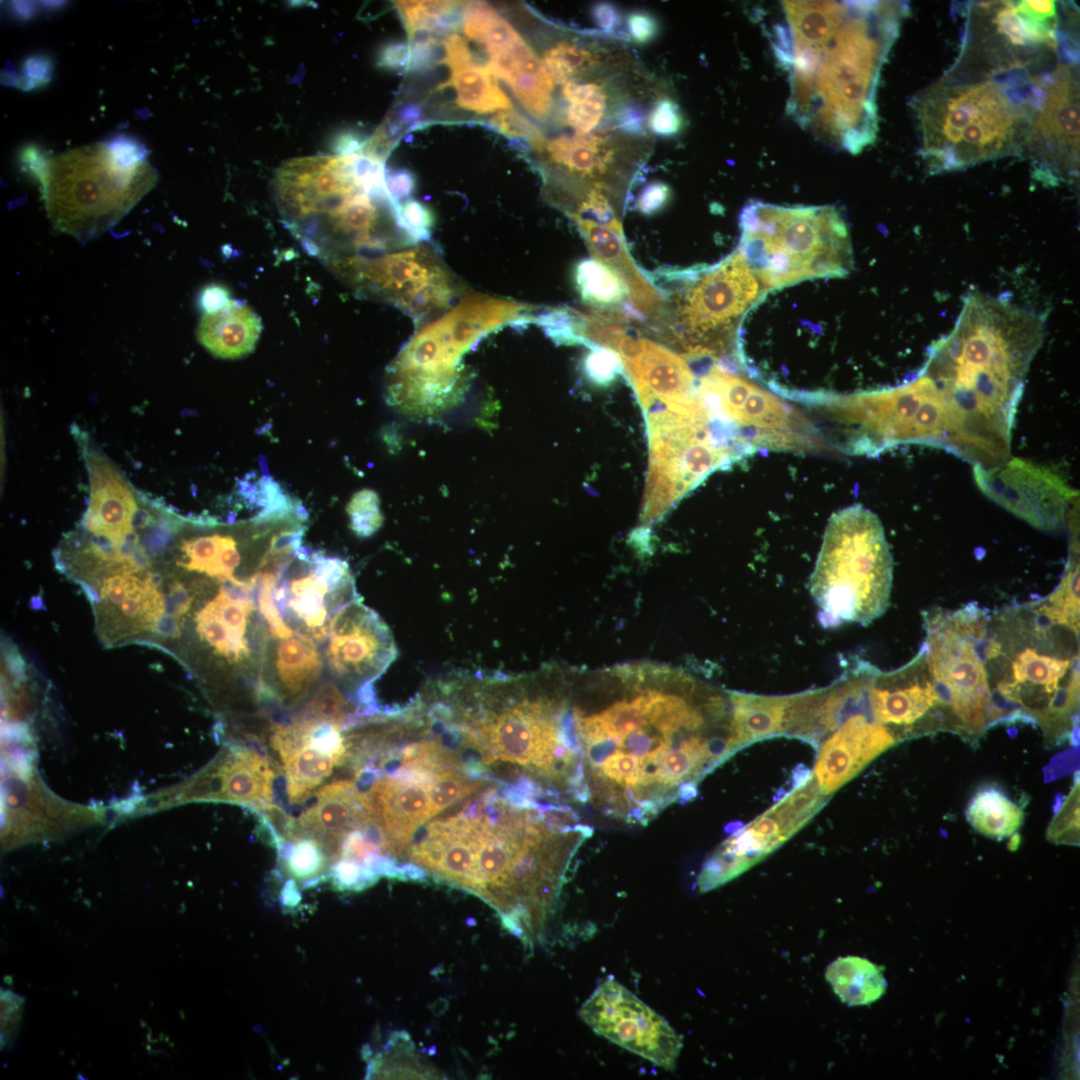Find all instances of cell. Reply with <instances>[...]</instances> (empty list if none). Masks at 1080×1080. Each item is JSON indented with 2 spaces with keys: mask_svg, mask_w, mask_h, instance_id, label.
<instances>
[{
  "mask_svg": "<svg viewBox=\"0 0 1080 1080\" xmlns=\"http://www.w3.org/2000/svg\"><path fill=\"white\" fill-rule=\"evenodd\" d=\"M922 615V648L942 708L961 730L980 734L996 721L983 655L989 610L970 602L956 610L931 608Z\"/></svg>",
  "mask_w": 1080,
  "mask_h": 1080,
  "instance_id": "11",
  "label": "cell"
},
{
  "mask_svg": "<svg viewBox=\"0 0 1080 1080\" xmlns=\"http://www.w3.org/2000/svg\"><path fill=\"white\" fill-rule=\"evenodd\" d=\"M484 785V781H471L461 773L450 770L436 774L429 784L431 817L477 792Z\"/></svg>",
  "mask_w": 1080,
  "mask_h": 1080,
  "instance_id": "42",
  "label": "cell"
},
{
  "mask_svg": "<svg viewBox=\"0 0 1080 1080\" xmlns=\"http://www.w3.org/2000/svg\"><path fill=\"white\" fill-rule=\"evenodd\" d=\"M274 777L266 757L252 748L233 745L185 783L164 790L145 802L143 810L200 800L268 807Z\"/></svg>",
  "mask_w": 1080,
  "mask_h": 1080,
  "instance_id": "20",
  "label": "cell"
},
{
  "mask_svg": "<svg viewBox=\"0 0 1080 1080\" xmlns=\"http://www.w3.org/2000/svg\"><path fill=\"white\" fill-rule=\"evenodd\" d=\"M593 17L597 24L605 30L614 29L619 20L616 8L609 4L597 5L593 10Z\"/></svg>",
  "mask_w": 1080,
  "mask_h": 1080,
  "instance_id": "55",
  "label": "cell"
},
{
  "mask_svg": "<svg viewBox=\"0 0 1080 1080\" xmlns=\"http://www.w3.org/2000/svg\"><path fill=\"white\" fill-rule=\"evenodd\" d=\"M25 70L26 76H29L34 84H37L40 81L43 82L44 78L48 75V65L43 59H30L26 63Z\"/></svg>",
  "mask_w": 1080,
  "mask_h": 1080,
  "instance_id": "56",
  "label": "cell"
},
{
  "mask_svg": "<svg viewBox=\"0 0 1080 1080\" xmlns=\"http://www.w3.org/2000/svg\"><path fill=\"white\" fill-rule=\"evenodd\" d=\"M286 571V570H285ZM278 578L273 591V599L282 615L296 627L316 639L322 640L328 634V616L333 613L332 606L326 602V595L333 596L347 604L357 600L356 591L334 589L319 573L315 565V552L309 564V571L285 581L284 573Z\"/></svg>",
  "mask_w": 1080,
  "mask_h": 1080,
  "instance_id": "29",
  "label": "cell"
},
{
  "mask_svg": "<svg viewBox=\"0 0 1080 1080\" xmlns=\"http://www.w3.org/2000/svg\"><path fill=\"white\" fill-rule=\"evenodd\" d=\"M261 331V319L254 310L246 302L232 299L219 311L204 314L196 335L212 355L231 360L250 354Z\"/></svg>",
  "mask_w": 1080,
  "mask_h": 1080,
  "instance_id": "32",
  "label": "cell"
},
{
  "mask_svg": "<svg viewBox=\"0 0 1080 1080\" xmlns=\"http://www.w3.org/2000/svg\"><path fill=\"white\" fill-rule=\"evenodd\" d=\"M660 278L667 284L664 310L650 332L687 359L738 361L739 324L762 294L743 254L737 249L713 266L663 272Z\"/></svg>",
  "mask_w": 1080,
  "mask_h": 1080,
  "instance_id": "8",
  "label": "cell"
},
{
  "mask_svg": "<svg viewBox=\"0 0 1080 1080\" xmlns=\"http://www.w3.org/2000/svg\"><path fill=\"white\" fill-rule=\"evenodd\" d=\"M327 663L339 679L371 684L397 657L388 626L370 608L354 600L338 609L328 622Z\"/></svg>",
  "mask_w": 1080,
  "mask_h": 1080,
  "instance_id": "21",
  "label": "cell"
},
{
  "mask_svg": "<svg viewBox=\"0 0 1080 1080\" xmlns=\"http://www.w3.org/2000/svg\"><path fill=\"white\" fill-rule=\"evenodd\" d=\"M146 153L121 135L38 165L54 227L86 242L118 222L157 181Z\"/></svg>",
  "mask_w": 1080,
  "mask_h": 1080,
  "instance_id": "6",
  "label": "cell"
},
{
  "mask_svg": "<svg viewBox=\"0 0 1080 1080\" xmlns=\"http://www.w3.org/2000/svg\"><path fill=\"white\" fill-rule=\"evenodd\" d=\"M412 52L410 43L398 42L383 48L379 64L390 69L410 70Z\"/></svg>",
  "mask_w": 1080,
  "mask_h": 1080,
  "instance_id": "51",
  "label": "cell"
},
{
  "mask_svg": "<svg viewBox=\"0 0 1080 1080\" xmlns=\"http://www.w3.org/2000/svg\"><path fill=\"white\" fill-rule=\"evenodd\" d=\"M445 63L451 76L447 85L454 87L456 104L478 114L511 109L508 96L500 88L495 76L486 65L478 62L466 40L457 33L443 39Z\"/></svg>",
  "mask_w": 1080,
  "mask_h": 1080,
  "instance_id": "31",
  "label": "cell"
},
{
  "mask_svg": "<svg viewBox=\"0 0 1080 1080\" xmlns=\"http://www.w3.org/2000/svg\"><path fill=\"white\" fill-rule=\"evenodd\" d=\"M351 530L360 538L375 534L383 524L380 499L371 489L356 492L346 507Z\"/></svg>",
  "mask_w": 1080,
  "mask_h": 1080,
  "instance_id": "43",
  "label": "cell"
},
{
  "mask_svg": "<svg viewBox=\"0 0 1080 1080\" xmlns=\"http://www.w3.org/2000/svg\"><path fill=\"white\" fill-rule=\"evenodd\" d=\"M989 687L1046 730L1070 722L1079 704V629L1037 601L989 612L983 643Z\"/></svg>",
  "mask_w": 1080,
  "mask_h": 1080,
  "instance_id": "5",
  "label": "cell"
},
{
  "mask_svg": "<svg viewBox=\"0 0 1080 1080\" xmlns=\"http://www.w3.org/2000/svg\"><path fill=\"white\" fill-rule=\"evenodd\" d=\"M827 981L849 1006L869 1005L886 992L882 967L859 956L839 957L826 968Z\"/></svg>",
  "mask_w": 1080,
  "mask_h": 1080,
  "instance_id": "34",
  "label": "cell"
},
{
  "mask_svg": "<svg viewBox=\"0 0 1080 1080\" xmlns=\"http://www.w3.org/2000/svg\"><path fill=\"white\" fill-rule=\"evenodd\" d=\"M892 580V556L877 515L861 504L835 512L809 582L822 626L870 624L889 607Z\"/></svg>",
  "mask_w": 1080,
  "mask_h": 1080,
  "instance_id": "9",
  "label": "cell"
},
{
  "mask_svg": "<svg viewBox=\"0 0 1080 1080\" xmlns=\"http://www.w3.org/2000/svg\"><path fill=\"white\" fill-rule=\"evenodd\" d=\"M738 748L783 733L789 699L730 693Z\"/></svg>",
  "mask_w": 1080,
  "mask_h": 1080,
  "instance_id": "35",
  "label": "cell"
},
{
  "mask_svg": "<svg viewBox=\"0 0 1080 1080\" xmlns=\"http://www.w3.org/2000/svg\"><path fill=\"white\" fill-rule=\"evenodd\" d=\"M231 300V294L227 287L213 283L206 285L200 291L198 306L204 314H210L219 311Z\"/></svg>",
  "mask_w": 1080,
  "mask_h": 1080,
  "instance_id": "50",
  "label": "cell"
},
{
  "mask_svg": "<svg viewBox=\"0 0 1080 1080\" xmlns=\"http://www.w3.org/2000/svg\"><path fill=\"white\" fill-rule=\"evenodd\" d=\"M341 728L306 714L277 726L271 743L282 762L291 803L307 799L341 763L346 755Z\"/></svg>",
  "mask_w": 1080,
  "mask_h": 1080,
  "instance_id": "22",
  "label": "cell"
},
{
  "mask_svg": "<svg viewBox=\"0 0 1080 1080\" xmlns=\"http://www.w3.org/2000/svg\"><path fill=\"white\" fill-rule=\"evenodd\" d=\"M584 237L591 255L612 270L628 290L629 304L641 324L651 331L664 310V296L631 257L623 231L614 230L593 220L572 216Z\"/></svg>",
  "mask_w": 1080,
  "mask_h": 1080,
  "instance_id": "27",
  "label": "cell"
},
{
  "mask_svg": "<svg viewBox=\"0 0 1080 1080\" xmlns=\"http://www.w3.org/2000/svg\"><path fill=\"white\" fill-rule=\"evenodd\" d=\"M871 675L867 693L871 716L887 728L888 725L912 727L942 707L922 646L915 657L898 670L879 673L873 668Z\"/></svg>",
  "mask_w": 1080,
  "mask_h": 1080,
  "instance_id": "25",
  "label": "cell"
},
{
  "mask_svg": "<svg viewBox=\"0 0 1080 1080\" xmlns=\"http://www.w3.org/2000/svg\"><path fill=\"white\" fill-rule=\"evenodd\" d=\"M576 283L583 300L592 309L620 312L630 320L638 315L629 304L628 290L616 274L597 260L577 264Z\"/></svg>",
  "mask_w": 1080,
  "mask_h": 1080,
  "instance_id": "37",
  "label": "cell"
},
{
  "mask_svg": "<svg viewBox=\"0 0 1080 1080\" xmlns=\"http://www.w3.org/2000/svg\"><path fill=\"white\" fill-rule=\"evenodd\" d=\"M597 1034L664 1068L673 1069L682 1041L669 1023L625 986L607 978L580 1009Z\"/></svg>",
  "mask_w": 1080,
  "mask_h": 1080,
  "instance_id": "16",
  "label": "cell"
},
{
  "mask_svg": "<svg viewBox=\"0 0 1080 1080\" xmlns=\"http://www.w3.org/2000/svg\"><path fill=\"white\" fill-rule=\"evenodd\" d=\"M395 3L409 35L426 31L447 36L462 26L464 2L416 0Z\"/></svg>",
  "mask_w": 1080,
  "mask_h": 1080,
  "instance_id": "38",
  "label": "cell"
},
{
  "mask_svg": "<svg viewBox=\"0 0 1080 1080\" xmlns=\"http://www.w3.org/2000/svg\"><path fill=\"white\" fill-rule=\"evenodd\" d=\"M542 63L556 84H565L594 63L593 55L578 44L560 41L546 49Z\"/></svg>",
  "mask_w": 1080,
  "mask_h": 1080,
  "instance_id": "41",
  "label": "cell"
},
{
  "mask_svg": "<svg viewBox=\"0 0 1080 1080\" xmlns=\"http://www.w3.org/2000/svg\"><path fill=\"white\" fill-rule=\"evenodd\" d=\"M304 714L343 725L349 718L348 702L335 685L327 682L315 692Z\"/></svg>",
  "mask_w": 1080,
  "mask_h": 1080,
  "instance_id": "45",
  "label": "cell"
},
{
  "mask_svg": "<svg viewBox=\"0 0 1080 1080\" xmlns=\"http://www.w3.org/2000/svg\"><path fill=\"white\" fill-rule=\"evenodd\" d=\"M488 123L503 135L527 139L538 151L543 150L545 140L538 128L512 109L496 113Z\"/></svg>",
  "mask_w": 1080,
  "mask_h": 1080,
  "instance_id": "46",
  "label": "cell"
},
{
  "mask_svg": "<svg viewBox=\"0 0 1080 1080\" xmlns=\"http://www.w3.org/2000/svg\"><path fill=\"white\" fill-rule=\"evenodd\" d=\"M486 54L488 69L509 86L529 114L540 120L551 114L554 82L521 36L506 46L486 50Z\"/></svg>",
  "mask_w": 1080,
  "mask_h": 1080,
  "instance_id": "30",
  "label": "cell"
},
{
  "mask_svg": "<svg viewBox=\"0 0 1080 1080\" xmlns=\"http://www.w3.org/2000/svg\"><path fill=\"white\" fill-rule=\"evenodd\" d=\"M325 265L359 296L393 305L416 322L446 311L458 292L439 253L424 242Z\"/></svg>",
  "mask_w": 1080,
  "mask_h": 1080,
  "instance_id": "14",
  "label": "cell"
},
{
  "mask_svg": "<svg viewBox=\"0 0 1080 1080\" xmlns=\"http://www.w3.org/2000/svg\"><path fill=\"white\" fill-rule=\"evenodd\" d=\"M649 128L658 135L672 136L682 126L679 107L670 99L658 101L648 117Z\"/></svg>",
  "mask_w": 1080,
  "mask_h": 1080,
  "instance_id": "49",
  "label": "cell"
},
{
  "mask_svg": "<svg viewBox=\"0 0 1080 1080\" xmlns=\"http://www.w3.org/2000/svg\"><path fill=\"white\" fill-rule=\"evenodd\" d=\"M429 784L393 774L374 779L364 793L387 838L389 857L406 851L416 829L431 818Z\"/></svg>",
  "mask_w": 1080,
  "mask_h": 1080,
  "instance_id": "28",
  "label": "cell"
},
{
  "mask_svg": "<svg viewBox=\"0 0 1080 1080\" xmlns=\"http://www.w3.org/2000/svg\"><path fill=\"white\" fill-rule=\"evenodd\" d=\"M1043 67L952 66L913 100L921 153L933 173L1022 155Z\"/></svg>",
  "mask_w": 1080,
  "mask_h": 1080,
  "instance_id": "4",
  "label": "cell"
},
{
  "mask_svg": "<svg viewBox=\"0 0 1080 1080\" xmlns=\"http://www.w3.org/2000/svg\"><path fill=\"white\" fill-rule=\"evenodd\" d=\"M774 50L789 75L788 113L857 154L877 133L880 72L907 7L891 1H786Z\"/></svg>",
  "mask_w": 1080,
  "mask_h": 1080,
  "instance_id": "1",
  "label": "cell"
},
{
  "mask_svg": "<svg viewBox=\"0 0 1080 1080\" xmlns=\"http://www.w3.org/2000/svg\"><path fill=\"white\" fill-rule=\"evenodd\" d=\"M628 29L638 43H646L656 36V20L646 12H634L628 17Z\"/></svg>",
  "mask_w": 1080,
  "mask_h": 1080,
  "instance_id": "53",
  "label": "cell"
},
{
  "mask_svg": "<svg viewBox=\"0 0 1080 1080\" xmlns=\"http://www.w3.org/2000/svg\"><path fill=\"white\" fill-rule=\"evenodd\" d=\"M669 195V188L664 183H652L641 192L638 208L644 214H653L664 207Z\"/></svg>",
  "mask_w": 1080,
  "mask_h": 1080,
  "instance_id": "52",
  "label": "cell"
},
{
  "mask_svg": "<svg viewBox=\"0 0 1080 1080\" xmlns=\"http://www.w3.org/2000/svg\"><path fill=\"white\" fill-rule=\"evenodd\" d=\"M649 466L640 521H659L714 470L740 455L703 418L670 410L646 414Z\"/></svg>",
  "mask_w": 1080,
  "mask_h": 1080,
  "instance_id": "13",
  "label": "cell"
},
{
  "mask_svg": "<svg viewBox=\"0 0 1080 1080\" xmlns=\"http://www.w3.org/2000/svg\"><path fill=\"white\" fill-rule=\"evenodd\" d=\"M386 184L392 197L399 202L414 191L415 177L408 170L390 171L386 173Z\"/></svg>",
  "mask_w": 1080,
  "mask_h": 1080,
  "instance_id": "54",
  "label": "cell"
},
{
  "mask_svg": "<svg viewBox=\"0 0 1080 1080\" xmlns=\"http://www.w3.org/2000/svg\"><path fill=\"white\" fill-rule=\"evenodd\" d=\"M368 811L365 794L353 782L333 781L318 789L314 802L293 824L292 838L313 840L334 866L344 839L362 825Z\"/></svg>",
  "mask_w": 1080,
  "mask_h": 1080,
  "instance_id": "26",
  "label": "cell"
},
{
  "mask_svg": "<svg viewBox=\"0 0 1080 1080\" xmlns=\"http://www.w3.org/2000/svg\"><path fill=\"white\" fill-rule=\"evenodd\" d=\"M1078 52L1063 55L1044 70L1023 150L1036 178L1051 184L1079 170ZM1022 154V155H1023Z\"/></svg>",
  "mask_w": 1080,
  "mask_h": 1080,
  "instance_id": "15",
  "label": "cell"
},
{
  "mask_svg": "<svg viewBox=\"0 0 1080 1080\" xmlns=\"http://www.w3.org/2000/svg\"><path fill=\"white\" fill-rule=\"evenodd\" d=\"M895 743L887 727L867 714L856 713L822 743L812 777L827 797Z\"/></svg>",
  "mask_w": 1080,
  "mask_h": 1080,
  "instance_id": "24",
  "label": "cell"
},
{
  "mask_svg": "<svg viewBox=\"0 0 1080 1080\" xmlns=\"http://www.w3.org/2000/svg\"><path fill=\"white\" fill-rule=\"evenodd\" d=\"M826 408L844 426L848 453L875 455L911 443L946 446L944 409L919 371L895 386L853 394Z\"/></svg>",
  "mask_w": 1080,
  "mask_h": 1080,
  "instance_id": "12",
  "label": "cell"
},
{
  "mask_svg": "<svg viewBox=\"0 0 1080 1080\" xmlns=\"http://www.w3.org/2000/svg\"><path fill=\"white\" fill-rule=\"evenodd\" d=\"M973 475L987 497L1042 531L1061 530L1077 496L1056 473L1021 458L990 468L975 465Z\"/></svg>",
  "mask_w": 1080,
  "mask_h": 1080,
  "instance_id": "18",
  "label": "cell"
},
{
  "mask_svg": "<svg viewBox=\"0 0 1080 1080\" xmlns=\"http://www.w3.org/2000/svg\"><path fill=\"white\" fill-rule=\"evenodd\" d=\"M464 34L481 44L485 51L510 44L520 37L517 30L490 4L481 1L463 4Z\"/></svg>",
  "mask_w": 1080,
  "mask_h": 1080,
  "instance_id": "39",
  "label": "cell"
},
{
  "mask_svg": "<svg viewBox=\"0 0 1080 1080\" xmlns=\"http://www.w3.org/2000/svg\"><path fill=\"white\" fill-rule=\"evenodd\" d=\"M1044 340L1033 312L970 294L953 329L919 370L946 415V451L984 468L1011 458V434L1029 366Z\"/></svg>",
  "mask_w": 1080,
  "mask_h": 1080,
  "instance_id": "2",
  "label": "cell"
},
{
  "mask_svg": "<svg viewBox=\"0 0 1080 1080\" xmlns=\"http://www.w3.org/2000/svg\"><path fill=\"white\" fill-rule=\"evenodd\" d=\"M622 370L623 367L619 356L604 347H593L584 360V372L596 384L607 385Z\"/></svg>",
  "mask_w": 1080,
  "mask_h": 1080,
  "instance_id": "48",
  "label": "cell"
},
{
  "mask_svg": "<svg viewBox=\"0 0 1080 1080\" xmlns=\"http://www.w3.org/2000/svg\"><path fill=\"white\" fill-rule=\"evenodd\" d=\"M825 801L826 796L811 774L780 802L723 842L705 861L701 877L716 888L738 876L801 829Z\"/></svg>",
  "mask_w": 1080,
  "mask_h": 1080,
  "instance_id": "17",
  "label": "cell"
},
{
  "mask_svg": "<svg viewBox=\"0 0 1080 1080\" xmlns=\"http://www.w3.org/2000/svg\"><path fill=\"white\" fill-rule=\"evenodd\" d=\"M740 228L738 250L762 284V293L852 270L849 229L834 206L752 201L741 212Z\"/></svg>",
  "mask_w": 1080,
  "mask_h": 1080,
  "instance_id": "7",
  "label": "cell"
},
{
  "mask_svg": "<svg viewBox=\"0 0 1080 1080\" xmlns=\"http://www.w3.org/2000/svg\"><path fill=\"white\" fill-rule=\"evenodd\" d=\"M27 772L5 781L4 839L20 836L53 837L98 820L94 811L60 802Z\"/></svg>",
  "mask_w": 1080,
  "mask_h": 1080,
  "instance_id": "23",
  "label": "cell"
},
{
  "mask_svg": "<svg viewBox=\"0 0 1080 1080\" xmlns=\"http://www.w3.org/2000/svg\"><path fill=\"white\" fill-rule=\"evenodd\" d=\"M272 188L287 229L325 264L417 244L402 226L384 161L362 150L291 159L277 170Z\"/></svg>",
  "mask_w": 1080,
  "mask_h": 1080,
  "instance_id": "3",
  "label": "cell"
},
{
  "mask_svg": "<svg viewBox=\"0 0 1080 1080\" xmlns=\"http://www.w3.org/2000/svg\"><path fill=\"white\" fill-rule=\"evenodd\" d=\"M965 816L975 831L997 840L1013 835L1024 820L1023 810L994 787L975 793Z\"/></svg>",
  "mask_w": 1080,
  "mask_h": 1080,
  "instance_id": "36",
  "label": "cell"
},
{
  "mask_svg": "<svg viewBox=\"0 0 1080 1080\" xmlns=\"http://www.w3.org/2000/svg\"><path fill=\"white\" fill-rule=\"evenodd\" d=\"M322 848L308 838L295 839L286 855L288 871L299 880H309L322 874L329 865Z\"/></svg>",
  "mask_w": 1080,
  "mask_h": 1080,
  "instance_id": "44",
  "label": "cell"
},
{
  "mask_svg": "<svg viewBox=\"0 0 1080 1080\" xmlns=\"http://www.w3.org/2000/svg\"><path fill=\"white\" fill-rule=\"evenodd\" d=\"M537 305L482 293L459 303L414 335L391 364L387 392L401 398L413 390H448L456 385L457 361L471 345L505 325L532 323Z\"/></svg>",
  "mask_w": 1080,
  "mask_h": 1080,
  "instance_id": "10",
  "label": "cell"
},
{
  "mask_svg": "<svg viewBox=\"0 0 1080 1080\" xmlns=\"http://www.w3.org/2000/svg\"><path fill=\"white\" fill-rule=\"evenodd\" d=\"M274 668L277 688L273 695L295 700L305 695L319 677L322 659L308 636L294 633L279 641Z\"/></svg>",
  "mask_w": 1080,
  "mask_h": 1080,
  "instance_id": "33",
  "label": "cell"
},
{
  "mask_svg": "<svg viewBox=\"0 0 1080 1080\" xmlns=\"http://www.w3.org/2000/svg\"><path fill=\"white\" fill-rule=\"evenodd\" d=\"M399 214L403 228L416 243L430 239L434 216L428 206L415 199H408L399 204Z\"/></svg>",
  "mask_w": 1080,
  "mask_h": 1080,
  "instance_id": "47",
  "label": "cell"
},
{
  "mask_svg": "<svg viewBox=\"0 0 1080 1080\" xmlns=\"http://www.w3.org/2000/svg\"><path fill=\"white\" fill-rule=\"evenodd\" d=\"M562 96L568 102L564 121L577 133H590L600 123L607 105V95L601 84L570 80L563 85Z\"/></svg>",
  "mask_w": 1080,
  "mask_h": 1080,
  "instance_id": "40",
  "label": "cell"
},
{
  "mask_svg": "<svg viewBox=\"0 0 1080 1080\" xmlns=\"http://www.w3.org/2000/svg\"><path fill=\"white\" fill-rule=\"evenodd\" d=\"M645 414L657 410L697 413L705 406L697 383L681 355L660 343L631 334L629 325L611 339Z\"/></svg>",
  "mask_w": 1080,
  "mask_h": 1080,
  "instance_id": "19",
  "label": "cell"
}]
</instances>
